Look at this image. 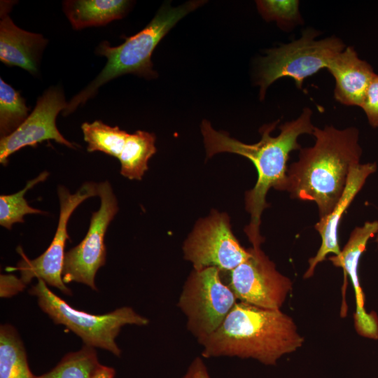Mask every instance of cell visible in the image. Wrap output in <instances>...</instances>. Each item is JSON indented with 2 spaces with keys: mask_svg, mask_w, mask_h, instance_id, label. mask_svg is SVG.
Here are the masks:
<instances>
[{
  "mask_svg": "<svg viewBox=\"0 0 378 378\" xmlns=\"http://www.w3.org/2000/svg\"><path fill=\"white\" fill-rule=\"evenodd\" d=\"M312 115V110L304 108L297 119L280 125V133L276 136L270 134L279 120L263 125L260 130V140L253 144H244L227 133L215 130L206 120L202 122L207 157L222 152L235 153L248 158L256 169L255 185L245 195V208L250 214V222L244 231L253 247L260 246L264 241L260 226L262 214L269 206L266 195L272 188L286 190L289 155L293 150L301 148L298 141L300 135L312 134L314 126L311 121Z\"/></svg>",
  "mask_w": 378,
  "mask_h": 378,
  "instance_id": "cell-1",
  "label": "cell"
},
{
  "mask_svg": "<svg viewBox=\"0 0 378 378\" xmlns=\"http://www.w3.org/2000/svg\"><path fill=\"white\" fill-rule=\"evenodd\" d=\"M312 135L314 145L301 148L298 160L288 167L286 191L293 199L315 202L321 218L341 197L350 169L360 163L362 148L354 127H314Z\"/></svg>",
  "mask_w": 378,
  "mask_h": 378,
  "instance_id": "cell-2",
  "label": "cell"
},
{
  "mask_svg": "<svg viewBox=\"0 0 378 378\" xmlns=\"http://www.w3.org/2000/svg\"><path fill=\"white\" fill-rule=\"evenodd\" d=\"M304 342L293 319L281 309L237 301L219 328L200 344L204 358H251L274 365Z\"/></svg>",
  "mask_w": 378,
  "mask_h": 378,
  "instance_id": "cell-3",
  "label": "cell"
},
{
  "mask_svg": "<svg viewBox=\"0 0 378 378\" xmlns=\"http://www.w3.org/2000/svg\"><path fill=\"white\" fill-rule=\"evenodd\" d=\"M204 1H191L177 7L164 4L151 21L139 32L128 37L118 46L113 47L104 41L96 48V54L104 56L107 62L98 76L67 103L62 115H67L95 95L98 89L107 82L127 74L147 78L157 76L153 69L151 55L168 31L184 16Z\"/></svg>",
  "mask_w": 378,
  "mask_h": 378,
  "instance_id": "cell-4",
  "label": "cell"
},
{
  "mask_svg": "<svg viewBox=\"0 0 378 378\" xmlns=\"http://www.w3.org/2000/svg\"><path fill=\"white\" fill-rule=\"evenodd\" d=\"M38 299L40 308L56 324L65 326L78 336L85 345L107 350L120 356L121 350L115 338L122 327L126 325L146 326L147 318L136 313L132 308L123 307L103 315H94L77 310L47 287L42 279L30 290Z\"/></svg>",
  "mask_w": 378,
  "mask_h": 378,
  "instance_id": "cell-5",
  "label": "cell"
},
{
  "mask_svg": "<svg viewBox=\"0 0 378 378\" xmlns=\"http://www.w3.org/2000/svg\"><path fill=\"white\" fill-rule=\"evenodd\" d=\"M318 34L316 30L306 29L299 39L267 51L258 68L260 99H264L268 87L283 77L293 78L296 87L301 89L306 78L327 69L332 59L344 49L340 38L332 36L316 40Z\"/></svg>",
  "mask_w": 378,
  "mask_h": 378,
  "instance_id": "cell-6",
  "label": "cell"
},
{
  "mask_svg": "<svg viewBox=\"0 0 378 378\" xmlns=\"http://www.w3.org/2000/svg\"><path fill=\"white\" fill-rule=\"evenodd\" d=\"M213 267L193 270L180 294L178 307L186 317L188 330L200 343L222 324L237 298Z\"/></svg>",
  "mask_w": 378,
  "mask_h": 378,
  "instance_id": "cell-7",
  "label": "cell"
},
{
  "mask_svg": "<svg viewBox=\"0 0 378 378\" xmlns=\"http://www.w3.org/2000/svg\"><path fill=\"white\" fill-rule=\"evenodd\" d=\"M99 209L92 214L88 231L83 239L65 253L62 279L64 284L78 282L97 290L94 277L106 262L105 234L118 211V202L110 183L97 185Z\"/></svg>",
  "mask_w": 378,
  "mask_h": 378,
  "instance_id": "cell-8",
  "label": "cell"
},
{
  "mask_svg": "<svg viewBox=\"0 0 378 378\" xmlns=\"http://www.w3.org/2000/svg\"><path fill=\"white\" fill-rule=\"evenodd\" d=\"M183 251L193 270L213 267L222 272L232 270L250 256L249 248H244L232 232L228 216L216 211L197 223Z\"/></svg>",
  "mask_w": 378,
  "mask_h": 378,
  "instance_id": "cell-9",
  "label": "cell"
},
{
  "mask_svg": "<svg viewBox=\"0 0 378 378\" xmlns=\"http://www.w3.org/2000/svg\"><path fill=\"white\" fill-rule=\"evenodd\" d=\"M97 185L94 182H85L73 194L64 186L58 187L59 216L50 244L41 255L33 260L28 259L20 250L19 253L22 255V258L17 267L12 269L20 271V279L25 286L36 277L58 288L64 294H71V290L62 279L65 244L69 239L67 223L74 211L83 201L98 195Z\"/></svg>",
  "mask_w": 378,
  "mask_h": 378,
  "instance_id": "cell-10",
  "label": "cell"
},
{
  "mask_svg": "<svg viewBox=\"0 0 378 378\" xmlns=\"http://www.w3.org/2000/svg\"><path fill=\"white\" fill-rule=\"evenodd\" d=\"M250 256L229 272L228 286L237 300L258 307L281 309L292 291L291 279L279 272L260 247L249 248Z\"/></svg>",
  "mask_w": 378,
  "mask_h": 378,
  "instance_id": "cell-11",
  "label": "cell"
},
{
  "mask_svg": "<svg viewBox=\"0 0 378 378\" xmlns=\"http://www.w3.org/2000/svg\"><path fill=\"white\" fill-rule=\"evenodd\" d=\"M62 88L52 86L37 99L26 120L10 134L1 138L0 162L6 166L8 158L25 146L36 147L46 140H54L70 148L76 149L66 140L56 126V118L67 106Z\"/></svg>",
  "mask_w": 378,
  "mask_h": 378,
  "instance_id": "cell-12",
  "label": "cell"
},
{
  "mask_svg": "<svg viewBox=\"0 0 378 378\" xmlns=\"http://www.w3.org/2000/svg\"><path fill=\"white\" fill-rule=\"evenodd\" d=\"M378 232V220L366 221L361 226L356 227L338 255L328 258L334 266L344 271V284L349 277L355 295L356 311L354 314V326L357 333L365 338L378 340V316L368 313L365 306V295L359 278V262L365 251L368 241L375 237Z\"/></svg>",
  "mask_w": 378,
  "mask_h": 378,
  "instance_id": "cell-13",
  "label": "cell"
},
{
  "mask_svg": "<svg viewBox=\"0 0 378 378\" xmlns=\"http://www.w3.org/2000/svg\"><path fill=\"white\" fill-rule=\"evenodd\" d=\"M376 162L358 163L351 167L344 190L332 209L326 216L319 218L314 228L321 237V244L314 256L308 260L309 267L304 279L312 277L317 265L326 259L327 255H338L341 248L338 241V230L344 214L356 196L360 191L370 176L376 172Z\"/></svg>",
  "mask_w": 378,
  "mask_h": 378,
  "instance_id": "cell-14",
  "label": "cell"
},
{
  "mask_svg": "<svg viewBox=\"0 0 378 378\" xmlns=\"http://www.w3.org/2000/svg\"><path fill=\"white\" fill-rule=\"evenodd\" d=\"M13 4V1L0 3V60L8 66H18L36 76L48 40L14 24L9 16Z\"/></svg>",
  "mask_w": 378,
  "mask_h": 378,
  "instance_id": "cell-15",
  "label": "cell"
},
{
  "mask_svg": "<svg viewBox=\"0 0 378 378\" xmlns=\"http://www.w3.org/2000/svg\"><path fill=\"white\" fill-rule=\"evenodd\" d=\"M327 69L335 78V99L346 106H360L375 75L371 65L348 46L332 59Z\"/></svg>",
  "mask_w": 378,
  "mask_h": 378,
  "instance_id": "cell-16",
  "label": "cell"
},
{
  "mask_svg": "<svg viewBox=\"0 0 378 378\" xmlns=\"http://www.w3.org/2000/svg\"><path fill=\"white\" fill-rule=\"evenodd\" d=\"M131 4L125 0H68L63 10L74 29L104 26L122 18Z\"/></svg>",
  "mask_w": 378,
  "mask_h": 378,
  "instance_id": "cell-17",
  "label": "cell"
},
{
  "mask_svg": "<svg viewBox=\"0 0 378 378\" xmlns=\"http://www.w3.org/2000/svg\"><path fill=\"white\" fill-rule=\"evenodd\" d=\"M115 375L114 368L99 361L94 347L85 345L67 354L55 368L35 378H114Z\"/></svg>",
  "mask_w": 378,
  "mask_h": 378,
  "instance_id": "cell-18",
  "label": "cell"
},
{
  "mask_svg": "<svg viewBox=\"0 0 378 378\" xmlns=\"http://www.w3.org/2000/svg\"><path fill=\"white\" fill-rule=\"evenodd\" d=\"M155 144L153 133L138 130L130 134L118 158L121 175L131 180H141L148 169V160L156 153Z\"/></svg>",
  "mask_w": 378,
  "mask_h": 378,
  "instance_id": "cell-19",
  "label": "cell"
},
{
  "mask_svg": "<svg viewBox=\"0 0 378 378\" xmlns=\"http://www.w3.org/2000/svg\"><path fill=\"white\" fill-rule=\"evenodd\" d=\"M0 378H35L22 342L16 330L8 324L0 328Z\"/></svg>",
  "mask_w": 378,
  "mask_h": 378,
  "instance_id": "cell-20",
  "label": "cell"
},
{
  "mask_svg": "<svg viewBox=\"0 0 378 378\" xmlns=\"http://www.w3.org/2000/svg\"><path fill=\"white\" fill-rule=\"evenodd\" d=\"M84 140L88 143V152L101 151L118 158L130 135L118 126L112 127L101 120L81 125Z\"/></svg>",
  "mask_w": 378,
  "mask_h": 378,
  "instance_id": "cell-21",
  "label": "cell"
},
{
  "mask_svg": "<svg viewBox=\"0 0 378 378\" xmlns=\"http://www.w3.org/2000/svg\"><path fill=\"white\" fill-rule=\"evenodd\" d=\"M29 108L20 92L0 78L1 138L13 133L28 117Z\"/></svg>",
  "mask_w": 378,
  "mask_h": 378,
  "instance_id": "cell-22",
  "label": "cell"
},
{
  "mask_svg": "<svg viewBox=\"0 0 378 378\" xmlns=\"http://www.w3.org/2000/svg\"><path fill=\"white\" fill-rule=\"evenodd\" d=\"M48 175V172H43L34 179L29 181L25 187L19 192L0 196V225L1 226L10 230L13 224L24 223L23 217L26 214L43 213L40 209L30 206L24 198V195L35 185L44 181Z\"/></svg>",
  "mask_w": 378,
  "mask_h": 378,
  "instance_id": "cell-23",
  "label": "cell"
},
{
  "mask_svg": "<svg viewBox=\"0 0 378 378\" xmlns=\"http://www.w3.org/2000/svg\"><path fill=\"white\" fill-rule=\"evenodd\" d=\"M258 10L267 21H276L284 29H291L302 24L299 1H257Z\"/></svg>",
  "mask_w": 378,
  "mask_h": 378,
  "instance_id": "cell-24",
  "label": "cell"
},
{
  "mask_svg": "<svg viewBox=\"0 0 378 378\" xmlns=\"http://www.w3.org/2000/svg\"><path fill=\"white\" fill-rule=\"evenodd\" d=\"M370 126L378 128V74H375L360 106Z\"/></svg>",
  "mask_w": 378,
  "mask_h": 378,
  "instance_id": "cell-25",
  "label": "cell"
},
{
  "mask_svg": "<svg viewBox=\"0 0 378 378\" xmlns=\"http://www.w3.org/2000/svg\"><path fill=\"white\" fill-rule=\"evenodd\" d=\"M0 279L1 298L11 297L26 286L20 279L13 274H1Z\"/></svg>",
  "mask_w": 378,
  "mask_h": 378,
  "instance_id": "cell-26",
  "label": "cell"
},
{
  "mask_svg": "<svg viewBox=\"0 0 378 378\" xmlns=\"http://www.w3.org/2000/svg\"><path fill=\"white\" fill-rule=\"evenodd\" d=\"M181 378H211V377L203 359L201 357H196Z\"/></svg>",
  "mask_w": 378,
  "mask_h": 378,
  "instance_id": "cell-27",
  "label": "cell"
},
{
  "mask_svg": "<svg viewBox=\"0 0 378 378\" xmlns=\"http://www.w3.org/2000/svg\"><path fill=\"white\" fill-rule=\"evenodd\" d=\"M374 238H375V242H376V244H377V245L378 246V232H377V233Z\"/></svg>",
  "mask_w": 378,
  "mask_h": 378,
  "instance_id": "cell-28",
  "label": "cell"
}]
</instances>
